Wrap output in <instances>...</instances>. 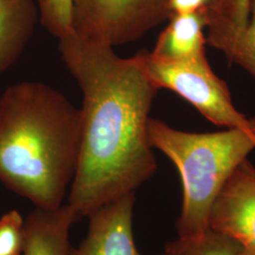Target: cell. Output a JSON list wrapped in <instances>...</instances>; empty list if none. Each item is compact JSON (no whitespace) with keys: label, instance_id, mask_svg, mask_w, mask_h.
<instances>
[{"label":"cell","instance_id":"6da1fadb","mask_svg":"<svg viewBox=\"0 0 255 255\" xmlns=\"http://www.w3.org/2000/svg\"><path fill=\"white\" fill-rule=\"evenodd\" d=\"M58 40L83 97L81 149L67 202L79 220L134 193L156 172L147 127L159 90L141 52L122 58L75 31Z\"/></svg>","mask_w":255,"mask_h":255},{"label":"cell","instance_id":"7a4b0ae2","mask_svg":"<svg viewBox=\"0 0 255 255\" xmlns=\"http://www.w3.org/2000/svg\"><path fill=\"white\" fill-rule=\"evenodd\" d=\"M82 111L46 83L21 82L0 95V181L36 208L61 206L76 173Z\"/></svg>","mask_w":255,"mask_h":255},{"label":"cell","instance_id":"3957f363","mask_svg":"<svg viewBox=\"0 0 255 255\" xmlns=\"http://www.w3.org/2000/svg\"><path fill=\"white\" fill-rule=\"evenodd\" d=\"M148 139L177 167L182 184L178 238L194 240L209 230L214 201L229 178L255 149V128L216 132H190L164 121H148Z\"/></svg>","mask_w":255,"mask_h":255},{"label":"cell","instance_id":"277c9868","mask_svg":"<svg viewBox=\"0 0 255 255\" xmlns=\"http://www.w3.org/2000/svg\"><path fill=\"white\" fill-rule=\"evenodd\" d=\"M146 75L155 87L168 89L189 102L201 115L220 127L252 129L255 117L249 119L237 110L228 84L213 71L205 57L169 62L141 51Z\"/></svg>","mask_w":255,"mask_h":255},{"label":"cell","instance_id":"5b68a950","mask_svg":"<svg viewBox=\"0 0 255 255\" xmlns=\"http://www.w3.org/2000/svg\"><path fill=\"white\" fill-rule=\"evenodd\" d=\"M74 31L110 46L131 43L170 17L169 0H72Z\"/></svg>","mask_w":255,"mask_h":255},{"label":"cell","instance_id":"8992f818","mask_svg":"<svg viewBox=\"0 0 255 255\" xmlns=\"http://www.w3.org/2000/svg\"><path fill=\"white\" fill-rule=\"evenodd\" d=\"M209 228L255 255V166L250 160L237 166L219 192L210 212Z\"/></svg>","mask_w":255,"mask_h":255},{"label":"cell","instance_id":"52a82bcc","mask_svg":"<svg viewBox=\"0 0 255 255\" xmlns=\"http://www.w3.org/2000/svg\"><path fill=\"white\" fill-rule=\"evenodd\" d=\"M134 201V193L128 194L92 213L87 235L71 255H142L133 237Z\"/></svg>","mask_w":255,"mask_h":255},{"label":"cell","instance_id":"ba28073f","mask_svg":"<svg viewBox=\"0 0 255 255\" xmlns=\"http://www.w3.org/2000/svg\"><path fill=\"white\" fill-rule=\"evenodd\" d=\"M76 221L68 203L53 209L35 207L25 220L22 255H71L69 232Z\"/></svg>","mask_w":255,"mask_h":255},{"label":"cell","instance_id":"9c48e42d","mask_svg":"<svg viewBox=\"0 0 255 255\" xmlns=\"http://www.w3.org/2000/svg\"><path fill=\"white\" fill-rule=\"evenodd\" d=\"M158 37L151 55L160 60L184 62L205 57L208 26L207 9L190 13L172 14Z\"/></svg>","mask_w":255,"mask_h":255},{"label":"cell","instance_id":"30bf717a","mask_svg":"<svg viewBox=\"0 0 255 255\" xmlns=\"http://www.w3.org/2000/svg\"><path fill=\"white\" fill-rule=\"evenodd\" d=\"M36 0H0V74L17 63L34 33Z\"/></svg>","mask_w":255,"mask_h":255},{"label":"cell","instance_id":"8fae6325","mask_svg":"<svg viewBox=\"0 0 255 255\" xmlns=\"http://www.w3.org/2000/svg\"><path fill=\"white\" fill-rule=\"evenodd\" d=\"M253 0H212L208 12L206 42L211 46L246 28Z\"/></svg>","mask_w":255,"mask_h":255},{"label":"cell","instance_id":"7c38bea8","mask_svg":"<svg viewBox=\"0 0 255 255\" xmlns=\"http://www.w3.org/2000/svg\"><path fill=\"white\" fill-rule=\"evenodd\" d=\"M164 251L172 255H248L237 240L212 229L198 239L171 241Z\"/></svg>","mask_w":255,"mask_h":255},{"label":"cell","instance_id":"4fadbf2b","mask_svg":"<svg viewBox=\"0 0 255 255\" xmlns=\"http://www.w3.org/2000/svg\"><path fill=\"white\" fill-rule=\"evenodd\" d=\"M232 64L246 70L255 80V0L252 1L251 16L246 28L213 46Z\"/></svg>","mask_w":255,"mask_h":255},{"label":"cell","instance_id":"5bb4252c","mask_svg":"<svg viewBox=\"0 0 255 255\" xmlns=\"http://www.w3.org/2000/svg\"><path fill=\"white\" fill-rule=\"evenodd\" d=\"M41 23L60 39L73 32L72 0H45L39 6Z\"/></svg>","mask_w":255,"mask_h":255},{"label":"cell","instance_id":"9a60e30c","mask_svg":"<svg viewBox=\"0 0 255 255\" xmlns=\"http://www.w3.org/2000/svg\"><path fill=\"white\" fill-rule=\"evenodd\" d=\"M25 244V220L16 210L0 218V255H22Z\"/></svg>","mask_w":255,"mask_h":255},{"label":"cell","instance_id":"2e32d148","mask_svg":"<svg viewBox=\"0 0 255 255\" xmlns=\"http://www.w3.org/2000/svg\"><path fill=\"white\" fill-rule=\"evenodd\" d=\"M212 0H169L170 16L207 9Z\"/></svg>","mask_w":255,"mask_h":255},{"label":"cell","instance_id":"e0dca14e","mask_svg":"<svg viewBox=\"0 0 255 255\" xmlns=\"http://www.w3.org/2000/svg\"><path fill=\"white\" fill-rule=\"evenodd\" d=\"M44 1H45V0H36V2L38 3V7H39L40 5H42V3H43Z\"/></svg>","mask_w":255,"mask_h":255},{"label":"cell","instance_id":"ac0fdd59","mask_svg":"<svg viewBox=\"0 0 255 255\" xmlns=\"http://www.w3.org/2000/svg\"><path fill=\"white\" fill-rule=\"evenodd\" d=\"M171 255V254H170V253H168V252H166V251H164V254H163V255Z\"/></svg>","mask_w":255,"mask_h":255}]
</instances>
